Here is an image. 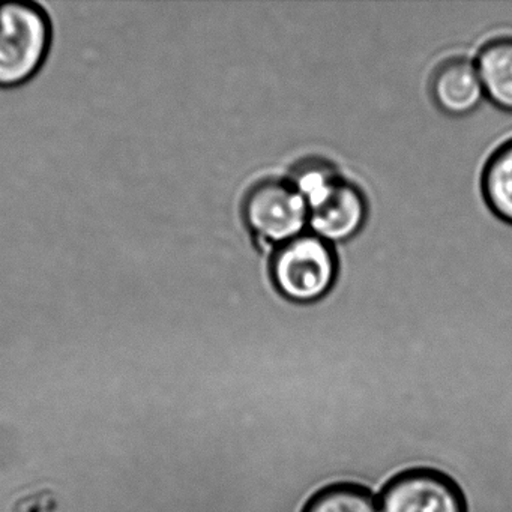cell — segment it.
<instances>
[{"label": "cell", "mask_w": 512, "mask_h": 512, "mask_svg": "<svg viewBox=\"0 0 512 512\" xmlns=\"http://www.w3.org/2000/svg\"><path fill=\"white\" fill-rule=\"evenodd\" d=\"M482 194L488 208L512 224V139L488 158L482 172Z\"/></svg>", "instance_id": "8"}, {"label": "cell", "mask_w": 512, "mask_h": 512, "mask_svg": "<svg viewBox=\"0 0 512 512\" xmlns=\"http://www.w3.org/2000/svg\"><path fill=\"white\" fill-rule=\"evenodd\" d=\"M431 95L439 109L449 115H467L484 98L476 64L466 58L442 62L431 77Z\"/></svg>", "instance_id": "6"}, {"label": "cell", "mask_w": 512, "mask_h": 512, "mask_svg": "<svg viewBox=\"0 0 512 512\" xmlns=\"http://www.w3.org/2000/svg\"><path fill=\"white\" fill-rule=\"evenodd\" d=\"M271 278L277 292L292 304H316L337 281L338 260L331 242L314 233L280 245L272 254Z\"/></svg>", "instance_id": "3"}, {"label": "cell", "mask_w": 512, "mask_h": 512, "mask_svg": "<svg viewBox=\"0 0 512 512\" xmlns=\"http://www.w3.org/2000/svg\"><path fill=\"white\" fill-rule=\"evenodd\" d=\"M304 512H380L377 494L356 484L323 488L305 506Z\"/></svg>", "instance_id": "9"}, {"label": "cell", "mask_w": 512, "mask_h": 512, "mask_svg": "<svg viewBox=\"0 0 512 512\" xmlns=\"http://www.w3.org/2000/svg\"><path fill=\"white\" fill-rule=\"evenodd\" d=\"M53 26L40 4L0 2V89L31 82L52 49Z\"/></svg>", "instance_id": "2"}, {"label": "cell", "mask_w": 512, "mask_h": 512, "mask_svg": "<svg viewBox=\"0 0 512 512\" xmlns=\"http://www.w3.org/2000/svg\"><path fill=\"white\" fill-rule=\"evenodd\" d=\"M380 512H466L460 488L436 470L395 476L377 496Z\"/></svg>", "instance_id": "5"}, {"label": "cell", "mask_w": 512, "mask_h": 512, "mask_svg": "<svg viewBox=\"0 0 512 512\" xmlns=\"http://www.w3.org/2000/svg\"><path fill=\"white\" fill-rule=\"evenodd\" d=\"M242 217L257 241L280 247L304 233L308 206L292 182L263 179L245 194Z\"/></svg>", "instance_id": "4"}, {"label": "cell", "mask_w": 512, "mask_h": 512, "mask_svg": "<svg viewBox=\"0 0 512 512\" xmlns=\"http://www.w3.org/2000/svg\"><path fill=\"white\" fill-rule=\"evenodd\" d=\"M308 206V224L314 235L328 242L353 238L367 218L364 193L338 173L329 161L308 158L289 179Z\"/></svg>", "instance_id": "1"}, {"label": "cell", "mask_w": 512, "mask_h": 512, "mask_svg": "<svg viewBox=\"0 0 512 512\" xmlns=\"http://www.w3.org/2000/svg\"><path fill=\"white\" fill-rule=\"evenodd\" d=\"M476 68L485 97L512 113V37L488 41L479 52Z\"/></svg>", "instance_id": "7"}]
</instances>
